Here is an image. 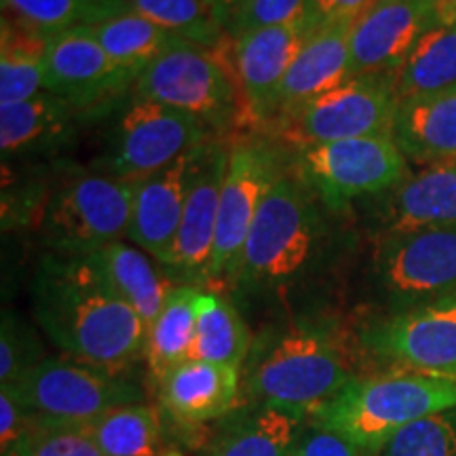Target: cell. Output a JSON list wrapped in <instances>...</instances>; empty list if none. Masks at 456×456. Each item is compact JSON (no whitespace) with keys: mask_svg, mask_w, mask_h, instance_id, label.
I'll use <instances>...</instances> for the list:
<instances>
[{"mask_svg":"<svg viewBox=\"0 0 456 456\" xmlns=\"http://www.w3.org/2000/svg\"><path fill=\"white\" fill-rule=\"evenodd\" d=\"M399 98L391 74H355L338 87L275 121L277 134L296 148L391 135Z\"/></svg>","mask_w":456,"mask_h":456,"instance_id":"ba28073f","label":"cell"},{"mask_svg":"<svg viewBox=\"0 0 456 456\" xmlns=\"http://www.w3.org/2000/svg\"><path fill=\"white\" fill-rule=\"evenodd\" d=\"M277 26H305L309 30V0H248L228 20L226 34L235 41L248 32Z\"/></svg>","mask_w":456,"mask_h":456,"instance_id":"d590c367","label":"cell"},{"mask_svg":"<svg viewBox=\"0 0 456 456\" xmlns=\"http://www.w3.org/2000/svg\"><path fill=\"white\" fill-rule=\"evenodd\" d=\"M231 51L232 38L228 34L216 47L182 38L140 72L131 91L135 98L192 114L205 127H231L249 121Z\"/></svg>","mask_w":456,"mask_h":456,"instance_id":"5b68a950","label":"cell"},{"mask_svg":"<svg viewBox=\"0 0 456 456\" xmlns=\"http://www.w3.org/2000/svg\"><path fill=\"white\" fill-rule=\"evenodd\" d=\"M351 26L328 24L306 37L279 91L275 121L353 77Z\"/></svg>","mask_w":456,"mask_h":456,"instance_id":"ffe728a7","label":"cell"},{"mask_svg":"<svg viewBox=\"0 0 456 456\" xmlns=\"http://www.w3.org/2000/svg\"><path fill=\"white\" fill-rule=\"evenodd\" d=\"M11 456H106L81 427L32 425Z\"/></svg>","mask_w":456,"mask_h":456,"instance_id":"8d00e7d4","label":"cell"},{"mask_svg":"<svg viewBox=\"0 0 456 456\" xmlns=\"http://www.w3.org/2000/svg\"><path fill=\"white\" fill-rule=\"evenodd\" d=\"M456 406V379L397 370L355 376L309 416L313 425L374 452L403 427Z\"/></svg>","mask_w":456,"mask_h":456,"instance_id":"7a4b0ae2","label":"cell"},{"mask_svg":"<svg viewBox=\"0 0 456 456\" xmlns=\"http://www.w3.org/2000/svg\"><path fill=\"white\" fill-rule=\"evenodd\" d=\"M281 175V157L275 146L262 140H241L231 146L220 192L212 281L214 279L235 281L256 216L271 186Z\"/></svg>","mask_w":456,"mask_h":456,"instance_id":"7c38bea8","label":"cell"},{"mask_svg":"<svg viewBox=\"0 0 456 456\" xmlns=\"http://www.w3.org/2000/svg\"><path fill=\"white\" fill-rule=\"evenodd\" d=\"M326 231L311 188L296 175L283 174L256 216L235 281L243 288H277L296 281L317 260Z\"/></svg>","mask_w":456,"mask_h":456,"instance_id":"3957f363","label":"cell"},{"mask_svg":"<svg viewBox=\"0 0 456 456\" xmlns=\"http://www.w3.org/2000/svg\"><path fill=\"white\" fill-rule=\"evenodd\" d=\"M41 362L43 346L34 330L15 313L4 311L0 326V387L17 383Z\"/></svg>","mask_w":456,"mask_h":456,"instance_id":"e575fe53","label":"cell"},{"mask_svg":"<svg viewBox=\"0 0 456 456\" xmlns=\"http://www.w3.org/2000/svg\"><path fill=\"white\" fill-rule=\"evenodd\" d=\"M302 419L292 410L260 406L232 420L205 456H292Z\"/></svg>","mask_w":456,"mask_h":456,"instance_id":"d4e9b609","label":"cell"},{"mask_svg":"<svg viewBox=\"0 0 456 456\" xmlns=\"http://www.w3.org/2000/svg\"><path fill=\"white\" fill-rule=\"evenodd\" d=\"M32 416L7 389H0V450L3 456H11L28 431L32 429Z\"/></svg>","mask_w":456,"mask_h":456,"instance_id":"f35d334b","label":"cell"},{"mask_svg":"<svg viewBox=\"0 0 456 456\" xmlns=\"http://www.w3.org/2000/svg\"><path fill=\"white\" fill-rule=\"evenodd\" d=\"M135 184L100 174L64 180L43 205L41 232L51 254L89 256L127 235Z\"/></svg>","mask_w":456,"mask_h":456,"instance_id":"52a82bcc","label":"cell"},{"mask_svg":"<svg viewBox=\"0 0 456 456\" xmlns=\"http://www.w3.org/2000/svg\"><path fill=\"white\" fill-rule=\"evenodd\" d=\"M442 21L440 0H374L351 26L353 77L393 74Z\"/></svg>","mask_w":456,"mask_h":456,"instance_id":"9a60e30c","label":"cell"},{"mask_svg":"<svg viewBox=\"0 0 456 456\" xmlns=\"http://www.w3.org/2000/svg\"><path fill=\"white\" fill-rule=\"evenodd\" d=\"M372 271L389 313L456 294V226L379 239Z\"/></svg>","mask_w":456,"mask_h":456,"instance_id":"8fae6325","label":"cell"},{"mask_svg":"<svg viewBox=\"0 0 456 456\" xmlns=\"http://www.w3.org/2000/svg\"><path fill=\"white\" fill-rule=\"evenodd\" d=\"M43 332L70 359L121 374L146 353V323L87 256L43 254L30 283Z\"/></svg>","mask_w":456,"mask_h":456,"instance_id":"6da1fadb","label":"cell"},{"mask_svg":"<svg viewBox=\"0 0 456 456\" xmlns=\"http://www.w3.org/2000/svg\"><path fill=\"white\" fill-rule=\"evenodd\" d=\"M197 155L199 148L135 184L127 237L161 266L169 265L174 252Z\"/></svg>","mask_w":456,"mask_h":456,"instance_id":"d6986e66","label":"cell"},{"mask_svg":"<svg viewBox=\"0 0 456 456\" xmlns=\"http://www.w3.org/2000/svg\"><path fill=\"white\" fill-rule=\"evenodd\" d=\"M366 351L412 372L456 379V294L391 311L362 332Z\"/></svg>","mask_w":456,"mask_h":456,"instance_id":"4fadbf2b","label":"cell"},{"mask_svg":"<svg viewBox=\"0 0 456 456\" xmlns=\"http://www.w3.org/2000/svg\"><path fill=\"white\" fill-rule=\"evenodd\" d=\"M292 456H368V452L338 433L313 425V429L300 433Z\"/></svg>","mask_w":456,"mask_h":456,"instance_id":"74e56055","label":"cell"},{"mask_svg":"<svg viewBox=\"0 0 456 456\" xmlns=\"http://www.w3.org/2000/svg\"><path fill=\"white\" fill-rule=\"evenodd\" d=\"M355 379L336 336L319 326H296L275 336L249 370V393L260 406L309 416Z\"/></svg>","mask_w":456,"mask_h":456,"instance_id":"277c9868","label":"cell"},{"mask_svg":"<svg viewBox=\"0 0 456 456\" xmlns=\"http://www.w3.org/2000/svg\"><path fill=\"white\" fill-rule=\"evenodd\" d=\"M87 258L114 292L138 313L148 330L175 288L171 277L159 271L151 256L134 243H108Z\"/></svg>","mask_w":456,"mask_h":456,"instance_id":"cb8c5ba5","label":"cell"},{"mask_svg":"<svg viewBox=\"0 0 456 456\" xmlns=\"http://www.w3.org/2000/svg\"><path fill=\"white\" fill-rule=\"evenodd\" d=\"M249 351V332L237 306L218 292H203L197 306V334L192 357L201 362L220 363L226 368H241Z\"/></svg>","mask_w":456,"mask_h":456,"instance_id":"4dcf8cb0","label":"cell"},{"mask_svg":"<svg viewBox=\"0 0 456 456\" xmlns=\"http://www.w3.org/2000/svg\"><path fill=\"white\" fill-rule=\"evenodd\" d=\"M309 34L305 26H277L232 41V68L252 123L275 121L279 91Z\"/></svg>","mask_w":456,"mask_h":456,"instance_id":"e0dca14e","label":"cell"},{"mask_svg":"<svg viewBox=\"0 0 456 456\" xmlns=\"http://www.w3.org/2000/svg\"><path fill=\"white\" fill-rule=\"evenodd\" d=\"M408 175V159L391 135L330 142L302 148L298 155V178L334 212L380 195Z\"/></svg>","mask_w":456,"mask_h":456,"instance_id":"9c48e42d","label":"cell"},{"mask_svg":"<svg viewBox=\"0 0 456 456\" xmlns=\"http://www.w3.org/2000/svg\"><path fill=\"white\" fill-rule=\"evenodd\" d=\"M391 77L399 102L456 89V21L427 32Z\"/></svg>","mask_w":456,"mask_h":456,"instance_id":"4316f807","label":"cell"},{"mask_svg":"<svg viewBox=\"0 0 456 456\" xmlns=\"http://www.w3.org/2000/svg\"><path fill=\"white\" fill-rule=\"evenodd\" d=\"M81 429L106 456H171L161 410L148 403L114 408Z\"/></svg>","mask_w":456,"mask_h":456,"instance_id":"f1b7e54d","label":"cell"},{"mask_svg":"<svg viewBox=\"0 0 456 456\" xmlns=\"http://www.w3.org/2000/svg\"><path fill=\"white\" fill-rule=\"evenodd\" d=\"M7 389L34 425L83 427L114 408L144 403V393L121 374L70 357L43 359Z\"/></svg>","mask_w":456,"mask_h":456,"instance_id":"8992f818","label":"cell"},{"mask_svg":"<svg viewBox=\"0 0 456 456\" xmlns=\"http://www.w3.org/2000/svg\"><path fill=\"white\" fill-rule=\"evenodd\" d=\"M205 3H208L209 7H214V11H216V0H205ZM216 15H218V13H216Z\"/></svg>","mask_w":456,"mask_h":456,"instance_id":"ee69618b","label":"cell"},{"mask_svg":"<svg viewBox=\"0 0 456 456\" xmlns=\"http://www.w3.org/2000/svg\"><path fill=\"white\" fill-rule=\"evenodd\" d=\"M454 3L456 0H440V4H442V13H444V20H450V11H452V7H454Z\"/></svg>","mask_w":456,"mask_h":456,"instance_id":"b9f144b4","label":"cell"},{"mask_svg":"<svg viewBox=\"0 0 456 456\" xmlns=\"http://www.w3.org/2000/svg\"><path fill=\"white\" fill-rule=\"evenodd\" d=\"M374 0H309V32L328 24H353Z\"/></svg>","mask_w":456,"mask_h":456,"instance_id":"ab89813d","label":"cell"},{"mask_svg":"<svg viewBox=\"0 0 456 456\" xmlns=\"http://www.w3.org/2000/svg\"><path fill=\"white\" fill-rule=\"evenodd\" d=\"M3 9L4 15L47 37L98 26L131 11L127 0H3Z\"/></svg>","mask_w":456,"mask_h":456,"instance_id":"1f68e13d","label":"cell"},{"mask_svg":"<svg viewBox=\"0 0 456 456\" xmlns=\"http://www.w3.org/2000/svg\"><path fill=\"white\" fill-rule=\"evenodd\" d=\"M81 30L91 34L102 45V49L135 78L146 66L182 41L178 34L165 30L134 11Z\"/></svg>","mask_w":456,"mask_h":456,"instance_id":"f546056e","label":"cell"},{"mask_svg":"<svg viewBox=\"0 0 456 456\" xmlns=\"http://www.w3.org/2000/svg\"><path fill=\"white\" fill-rule=\"evenodd\" d=\"M78 108L51 91L34 98L0 104L3 157L49 152L66 144L77 127Z\"/></svg>","mask_w":456,"mask_h":456,"instance_id":"603a6c76","label":"cell"},{"mask_svg":"<svg viewBox=\"0 0 456 456\" xmlns=\"http://www.w3.org/2000/svg\"><path fill=\"white\" fill-rule=\"evenodd\" d=\"M448 21H456V3H454L452 11H450V20H448Z\"/></svg>","mask_w":456,"mask_h":456,"instance_id":"7bdbcfd3","label":"cell"},{"mask_svg":"<svg viewBox=\"0 0 456 456\" xmlns=\"http://www.w3.org/2000/svg\"><path fill=\"white\" fill-rule=\"evenodd\" d=\"M134 74L118 66L85 30L51 37L45 91L70 102L81 112L134 89Z\"/></svg>","mask_w":456,"mask_h":456,"instance_id":"2e32d148","label":"cell"},{"mask_svg":"<svg viewBox=\"0 0 456 456\" xmlns=\"http://www.w3.org/2000/svg\"><path fill=\"white\" fill-rule=\"evenodd\" d=\"M370 218L376 239L456 226V165H433L410 174L374 197Z\"/></svg>","mask_w":456,"mask_h":456,"instance_id":"ac0fdd59","label":"cell"},{"mask_svg":"<svg viewBox=\"0 0 456 456\" xmlns=\"http://www.w3.org/2000/svg\"><path fill=\"white\" fill-rule=\"evenodd\" d=\"M134 13L155 21L186 41L216 47L226 38V28L205 0H127Z\"/></svg>","mask_w":456,"mask_h":456,"instance_id":"d6a6232c","label":"cell"},{"mask_svg":"<svg viewBox=\"0 0 456 456\" xmlns=\"http://www.w3.org/2000/svg\"><path fill=\"white\" fill-rule=\"evenodd\" d=\"M199 296H201V288L175 285L161 313L148 326L144 359L155 380L192 357Z\"/></svg>","mask_w":456,"mask_h":456,"instance_id":"484cf974","label":"cell"},{"mask_svg":"<svg viewBox=\"0 0 456 456\" xmlns=\"http://www.w3.org/2000/svg\"><path fill=\"white\" fill-rule=\"evenodd\" d=\"M205 129L192 114L134 98L114 125L98 171L117 180L142 182L208 142Z\"/></svg>","mask_w":456,"mask_h":456,"instance_id":"30bf717a","label":"cell"},{"mask_svg":"<svg viewBox=\"0 0 456 456\" xmlns=\"http://www.w3.org/2000/svg\"><path fill=\"white\" fill-rule=\"evenodd\" d=\"M368 456H456V406L403 427Z\"/></svg>","mask_w":456,"mask_h":456,"instance_id":"836d02e7","label":"cell"},{"mask_svg":"<svg viewBox=\"0 0 456 456\" xmlns=\"http://www.w3.org/2000/svg\"><path fill=\"white\" fill-rule=\"evenodd\" d=\"M245 3H248V0H216V13H218L220 21L224 24V28L228 24V20H231V17L235 15Z\"/></svg>","mask_w":456,"mask_h":456,"instance_id":"60d3db41","label":"cell"},{"mask_svg":"<svg viewBox=\"0 0 456 456\" xmlns=\"http://www.w3.org/2000/svg\"><path fill=\"white\" fill-rule=\"evenodd\" d=\"M393 142L423 167L456 165V89L399 102Z\"/></svg>","mask_w":456,"mask_h":456,"instance_id":"7402d4cb","label":"cell"},{"mask_svg":"<svg viewBox=\"0 0 456 456\" xmlns=\"http://www.w3.org/2000/svg\"><path fill=\"white\" fill-rule=\"evenodd\" d=\"M157 383L163 408L191 423L220 419L239 399V370L201 359H186Z\"/></svg>","mask_w":456,"mask_h":456,"instance_id":"44dd1931","label":"cell"},{"mask_svg":"<svg viewBox=\"0 0 456 456\" xmlns=\"http://www.w3.org/2000/svg\"><path fill=\"white\" fill-rule=\"evenodd\" d=\"M231 146L222 142H205L192 171L191 188L184 205V216L175 237L174 252L165 271L180 285H199L212 281V262L218 231L220 192L224 182Z\"/></svg>","mask_w":456,"mask_h":456,"instance_id":"5bb4252c","label":"cell"},{"mask_svg":"<svg viewBox=\"0 0 456 456\" xmlns=\"http://www.w3.org/2000/svg\"><path fill=\"white\" fill-rule=\"evenodd\" d=\"M51 37L3 15L0 37V104H13L45 91Z\"/></svg>","mask_w":456,"mask_h":456,"instance_id":"83f0119b","label":"cell"}]
</instances>
